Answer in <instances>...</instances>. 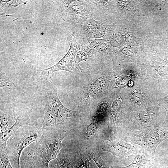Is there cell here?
I'll return each instance as SVG.
<instances>
[{
    "instance_id": "obj_1",
    "label": "cell",
    "mask_w": 168,
    "mask_h": 168,
    "mask_svg": "<svg viewBox=\"0 0 168 168\" xmlns=\"http://www.w3.org/2000/svg\"><path fill=\"white\" fill-rule=\"evenodd\" d=\"M58 130L44 129L39 139L22 152L20 161V168H49V163L56 158L63 147L65 134Z\"/></svg>"
},
{
    "instance_id": "obj_2",
    "label": "cell",
    "mask_w": 168,
    "mask_h": 168,
    "mask_svg": "<svg viewBox=\"0 0 168 168\" xmlns=\"http://www.w3.org/2000/svg\"><path fill=\"white\" fill-rule=\"evenodd\" d=\"M91 66L78 74L80 80L76 90V101L79 110H88L91 105L105 94L111 91L105 75L92 60Z\"/></svg>"
},
{
    "instance_id": "obj_3",
    "label": "cell",
    "mask_w": 168,
    "mask_h": 168,
    "mask_svg": "<svg viewBox=\"0 0 168 168\" xmlns=\"http://www.w3.org/2000/svg\"><path fill=\"white\" fill-rule=\"evenodd\" d=\"M44 116L40 125L43 129H59L65 126L79 122L82 118L81 112L70 110L61 102L56 88L51 81L45 89L43 99Z\"/></svg>"
},
{
    "instance_id": "obj_4",
    "label": "cell",
    "mask_w": 168,
    "mask_h": 168,
    "mask_svg": "<svg viewBox=\"0 0 168 168\" xmlns=\"http://www.w3.org/2000/svg\"><path fill=\"white\" fill-rule=\"evenodd\" d=\"M120 138L127 142L141 146L154 157L157 147L168 138V127L160 124L139 130L123 128Z\"/></svg>"
},
{
    "instance_id": "obj_5",
    "label": "cell",
    "mask_w": 168,
    "mask_h": 168,
    "mask_svg": "<svg viewBox=\"0 0 168 168\" xmlns=\"http://www.w3.org/2000/svg\"><path fill=\"white\" fill-rule=\"evenodd\" d=\"M44 131L40 125H23L9 139L6 151L13 168H20V161L22 152L37 141Z\"/></svg>"
},
{
    "instance_id": "obj_6",
    "label": "cell",
    "mask_w": 168,
    "mask_h": 168,
    "mask_svg": "<svg viewBox=\"0 0 168 168\" xmlns=\"http://www.w3.org/2000/svg\"><path fill=\"white\" fill-rule=\"evenodd\" d=\"M111 105L108 124L112 127L128 128L133 111L125 87L114 89L110 91Z\"/></svg>"
},
{
    "instance_id": "obj_7",
    "label": "cell",
    "mask_w": 168,
    "mask_h": 168,
    "mask_svg": "<svg viewBox=\"0 0 168 168\" xmlns=\"http://www.w3.org/2000/svg\"><path fill=\"white\" fill-rule=\"evenodd\" d=\"M62 18L76 27L92 17L93 6L86 0H53Z\"/></svg>"
},
{
    "instance_id": "obj_8",
    "label": "cell",
    "mask_w": 168,
    "mask_h": 168,
    "mask_svg": "<svg viewBox=\"0 0 168 168\" xmlns=\"http://www.w3.org/2000/svg\"><path fill=\"white\" fill-rule=\"evenodd\" d=\"M147 79L135 81L133 86L125 87L133 112L146 109L147 107L158 105L156 101L154 88L148 87Z\"/></svg>"
},
{
    "instance_id": "obj_9",
    "label": "cell",
    "mask_w": 168,
    "mask_h": 168,
    "mask_svg": "<svg viewBox=\"0 0 168 168\" xmlns=\"http://www.w3.org/2000/svg\"><path fill=\"white\" fill-rule=\"evenodd\" d=\"M102 149L121 158L133 160L145 149L137 144L122 140L116 132H113L106 135Z\"/></svg>"
},
{
    "instance_id": "obj_10",
    "label": "cell",
    "mask_w": 168,
    "mask_h": 168,
    "mask_svg": "<svg viewBox=\"0 0 168 168\" xmlns=\"http://www.w3.org/2000/svg\"><path fill=\"white\" fill-rule=\"evenodd\" d=\"M160 108L158 105L149 106L146 109L133 112L128 124V128L139 130L160 125L162 120Z\"/></svg>"
},
{
    "instance_id": "obj_11",
    "label": "cell",
    "mask_w": 168,
    "mask_h": 168,
    "mask_svg": "<svg viewBox=\"0 0 168 168\" xmlns=\"http://www.w3.org/2000/svg\"><path fill=\"white\" fill-rule=\"evenodd\" d=\"M76 34L73 32L68 39L70 42V46L68 51L66 55L55 65L47 69L40 70L43 72H46L47 75L60 70L70 72L73 74H78L82 72L83 69L77 64L74 59V57L77 52L81 49V45L76 41Z\"/></svg>"
},
{
    "instance_id": "obj_12",
    "label": "cell",
    "mask_w": 168,
    "mask_h": 168,
    "mask_svg": "<svg viewBox=\"0 0 168 168\" xmlns=\"http://www.w3.org/2000/svg\"><path fill=\"white\" fill-rule=\"evenodd\" d=\"M108 26L102 21H97L93 17L88 19L82 25L76 27V33L83 39H102L107 37L109 34Z\"/></svg>"
},
{
    "instance_id": "obj_13",
    "label": "cell",
    "mask_w": 168,
    "mask_h": 168,
    "mask_svg": "<svg viewBox=\"0 0 168 168\" xmlns=\"http://www.w3.org/2000/svg\"><path fill=\"white\" fill-rule=\"evenodd\" d=\"M80 45L81 49L87 55L88 60L104 56L109 52L107 41L103 39H84Z\"/></svg>"
},
{
    "instance_id": "obj_14",
    "label": "cell",
    "mask_w": 168,
    "mask_h": 168,
    "mask_svg": "<svg viewBox=\"0 0 168 168\" xmlns=\"http://www.w3.org/2000/svg\"><path fill=\"white\" fill-rule=\"evenodd\" d=\"M154 167V157L144 149L134 157L129 165L125 166H114V168H151Z\"/></svg>"
},
{
    "instance_id": "obj_15",
    "label": "cell",
    "mask_w": 168,
    "mask_h": 168,
    "mask_svg": "<svg viewBox=\"0 0 168 168\" xmlns=\"http://www.w3.org/2000/svg\"><path fill=\"white\" fill-rule=\"evenodd\" d=\"M49 168H78L70 157L59 152L56 158L50 162Z\"/></svg>"
},
{
    "instance_id": "obj_16",
    "label": "cell",
    "mask_w": 168,
    "mask_h": 168,
    "mask_svg": "<svg viewBox=\"0 0 168 168\" xmlns=\"http://www.w3.org/2000/svg\"><path fill=\"white\" fill-rule=\"evenodd\" d=\"M22 124L21 118L18 117L15 123L12 127L7 130L0 133V148L6 150L8 140L18 128L24 125Z\"/></svg>"
},
{
    "instance_id": "obj_17",
    "label": "cell",
    "mask_w": 168,
    "mask_h": 168,
    "mask_svg": "<svg viewBox=\"0 0 168 168\" xmlns=\"http://www.w3.org/2000/svg\"><path fill=\"white\" fill-rule=\"evenodd\" d=\"M16 119L0 110V133L3 132L12 127L15 123Z\"/></svg>"
},
{
    "instance_id": "obj_18",
    "label": "cell",
    "mask_w": 168,
    "mask_h": 168,
    "mask_svg": "<svg viewBox=\"0 0 168 168\" xmlns=\"http://www.w3.org/2000/svg\"><path fill=\"white\" fill-rule=\"evenodd\" d=\"M100 14H105L109 10L112 1L86 0Z\"/></svg>"
},
{
    "instance_id": "obj_19",
    "label": "cell",
    "mask_w": 168,
    "mask_h": 168,
    "mask_svg": "<svg viewBox=\"0 0 168 168\" xmlns=\"http://www.w3.org/2000/svg\"><path fill=\"white\" fill-rule=\"evenodd\" d=\"M89 158L94 161L98 168H114V167H110L104 161L97 149L91 150Z\"/></svg>"
},
{
    "instance_id": "obj_20",
    "label": "cell",
    "mask_w": 168,
    "mask_h": 168,
    "mask_svg": "<svg viewBox=\"0 0 168 168\" xmlns=\"http://www.w3.org/2000/svg\"><path fill=\"white\" fill-rule=\"evenodd\" d=\"M0 14L4 13L10 6L16 7L22 3H26L28 1L26 0H0Z\"/></svg>"
},
{
    "instance_id": "obj_21",
    "label": "cell",
    "mask_w": 168,
    "mask_h": 168,
    "mask_svg": "<svg viewBox=\"0 0 168 168\" xmlns=\"http://www.w3.org/2000/svg\"><path fill=\"white\" fill-rule=\"evenodd\" d=\"M0 168H13L6 150L0 148Z\"/></svg>"
},
{
    "instance_id": "obj_22",
    "label": "cell",
    "mask_w": 168,
    "mask_h": 168,
    "mask_svg": "<svg viewBox=\"0 0 168 168\" xmlns=\"http://www.w3.org/2000/svg\"><path fill=\"white\" fill-rule=\"evenodd\" d=\"M101 126L98 124L93 122L89 124L87 126L85 132L86 137L87 138H91Z\"/></svg>"
},
{
    "instance_id": "obj_23",
    "label": "cell",
    "mask_w": 168,
    "mask_h": 168,
    "mask_svg": "<svg viewBox=\"0 0 168 168\" xmlns=\"http://www.w3.org/2000/svg\"><path fill=\"white\" fill-rule=\"evenodd\" d=\"M74 59L75 63L79 64V63L82 61H86L87 59L88 60L89 58L86 54L81 49L75 55Z\"/></svg>"
},
{
    "instance_id": "obj_24",
    "label": "cell",
    "mask_w": 168,
    "mask_h": 168,
    "mask_svg": "<svg viewBox=\"0 0 168 168\" xmlns=\"http://www.w3.org/2000/svg\"><path fill=\"white\" fill-rule=\"evenodd\" d=\"M12 82L6 76H0V88L11 86Z\"/></svg>"
}]
</instances>
